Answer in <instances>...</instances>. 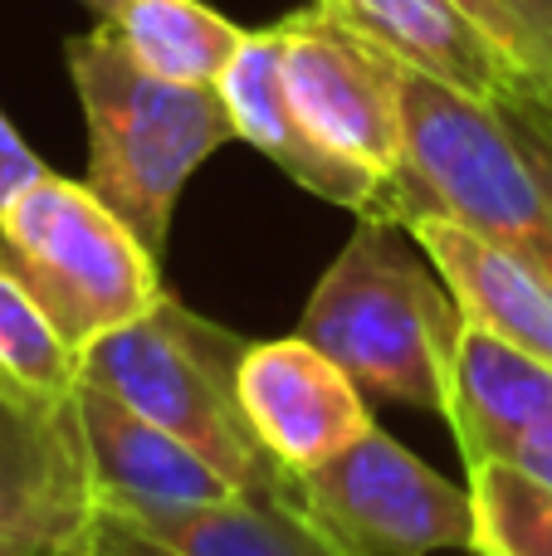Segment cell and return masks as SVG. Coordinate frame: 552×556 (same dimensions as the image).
Wrapping results in <instances>:
<instances>
[{"instance_id":"cell-1","label":"cell","mask_w":552,"mask_h":556,"mask_svg":"<svg viewBox=\"0 0 552 556\" xmlns=\"http://www.w3.org/2000/svg\"><path fill=\"white\" fill-rule=\"evenodd\" d=\"M64 64L88 127L84 181L162 260L186 181L235 142L221 88L147 74L108 20L64 39Z\"/></svg>"},{"instance_id":"cell-2","label":"cell","mask_w":552,"mask_h":556,"mask_svg":"<svg viewBox=\"0 0 552 556\" xmlns=\"http://www.w3.org/2000/svg\"><path fill=\"white\" fill-rule=\"evenodd\" d=\"M460 332L465 317L450 283L421 244H401V225L387 215H362L299 317V337L323 346L367 395L440 420Z\"/></svg>"},{"instance_id":"cell-3","label":"cell","mask_w":552,"mask_h":556,"mask_svg":"<svg viewBox=\"0 0 552 556\" xmlns=\"http://www.w3.org/2000/svg\"><path fill=\"white\" fill-rule=\"evenodd\" d=\"M401 127L406 152L387 195V220H455L552 288V191L504 108L406 68Z\"/></svg>"},{"instance_id":"cell-4","label":"cell","mask_w":552,"mask_h":556,"mask_svg":"<svg viewBox=\"0 0 552 556\" xmlns=\"http://www.w3.org/2000/svg\"><path fill=\"white\" fill-rule=\"evenodd\" d=\"M244 337L191 313L172 293L137 323L78 352V376L196 450L244 493L299 498V479L264 450L240 401Z\"/></svg>"},{"instance_id":"cell-5","label":"cell","mask_w":552,"mask_h":556,"mask_svg":"<svg viewBox=\"0 0 552 556\" xmlns=\"http://www.w3.org/2000/svg\"><path fill=\"white\" fill-rule=\"evenodd\" d=\"M0 254L74 352L166 298L162 260L88 181L39 172L0 205Z\"/></svg>"},{"instance_id":"cell-6","label":"cell","mask_w":552,"mask_h":556,"mask_svg":"<svg viewBox=\"0 0 552 556\" xmlns=\"http://www.w3.org/2000/svg\"><path fill=\"white\" fill-rule=\"evenodd\" d=\"M299 503L342 556H436L475 542L469 489L372 425L352 450L299 479Z\"/></svg>"},{"instance_id":"cell-7","label":"cell","mask_w":552,"mask_h":556,"mask_svg":"<svg viewBox=\"0 0 552 556\" xmlns=\"http://www.w3.org/2000/svg\"><path fill=\"white\" fill-rule=\"evenodd\" d=\"M274 29L284 45V84L303 127L352 166L377 176L391 195L406 152V127H401L406 64L367 29L342 20L328 0L274 20Z\"/></svg>"},{"instance_id":"cell-8","label":"cell","mask_w":552,"mask_h":556,"mask_svg":"<svg viewBox=\"0 0 552 556\" xmlns=\"http://www.w3.org/2000/svg\"><path fill=\"white\" fill-rule=\"evenodd\" d=\"M98 508L74 401H45L0 376V556H78Z\"/></svg>"},{"instance_id":"cell-9","label":"cell","mask_w":552,"mask_h":556,"mask_svg":"<svg viewBox=\"0 0 552 556\" xmlns=\"http://www.w3.org/2000/svg\"><path fill=\"white\" fill-rule=\"evenodd\" d=\"M240 401L264 450L293 479L338 459L377 425L367 410V391L309 337L244 346Z\"/></svg>"},{"instance_id":"cell-10","label":"cell","mask_w":552,"mask_h":556,"mask_svg":"<svg viewBox=\"0 0 552 556\" xmlns=\"http://www.w3.org/2000/svg\"><path fill=\"white\" fill-rule=\"evenodd\" d=\"M215 88H221V103L230 113L235 142H250L260 156H269L293 186L357 215L387 211V186L377 176H367L362 166H352L348 156H338L333 147H323L303 127L299 108L289 98V84H284V45L274 25L244 35L240 54L225 64Z\"/></svg>"},{"instance_id":"cell-11","label":"cell","mask_w":552,"mask_h":556,"mask_svg":"<svg viewBox=\"0 0 552 556\" xmlns=\"http://www.w3.org/2000/svg\"><path fill=\"white\" fill-rule=\"evenodd\" d=\"M78 430L88 444V464L98 479L103 508L117 513H156V508H186V503H211L244 493L225 479L215 464H205L196 450H186L176 434L137 415L103 386L78 376L74 391Z\"/></svg>"},{"instance_id":"cell-12","label":"cell","mask_w":552,"mask_h":556,"mask_svg":"<svg viewBox=\"0 0 552 556\" xmlns=\"http://www.w3.org/2000/svg\"><path fill=\"white\" fill-rule=\"evenodd\" d=\"M342 20L367 29L406 68L465 88L475 98L504 103L528 74L518 59L469 15L460 0H328Z\"/></svg>"},{"instance_id":"cell-13","label":"cell","mask_w":552,"mask_h":556,"mask_svg":"<svg viewBox=\"0 0 552 556\" xmlns=\"http://www.w3.org/2000/svg\"><path fill=\"white\" fill-rule=\"evenodd\" d=\"M401 230L426 250L460 303L465 327L524 346L552 366V288L475 230L440 215H411Z\"/></svg>"},{"instance_id":"cell-14","label":"cell","mask_w":552,"mask_h":556,"mask_svg":"<svg viewBox=\"0 0 552 556\" xmlns=\"http://www.w3.org/2000/svg\"><path fill=\"white\" fill-rule=\"evenodd\" d=\"M552 420V366L524 346L465 327L450 362L446 425L460 440V459H504L534 425Z\"/></svg>"},{"instance_id":"cell-15","label":"cell","mask_w":552,"mask_h":556,"mask_svg":"<svg viewBox=\"0 0 552 556\" xmlns=\"http://www.w3.org/2000/svg\"><path fill=\"white\" fill-rule=\"evenodd\" d=\"M117 518L176 556H342L299 498H274V493H230L211 503L117 513Z\"/></svg>"},{"instance_id":"cell-16","label":"cell","mask_w":552,"mask_h":556,"mask_svg":"<svg viewBox=\"0 0 552 556\" xmlns=\"http://www.w3.org/2000/svg\"><path fill=\"white\" fill-rule=\"evenodd\" d=\"M108 25L147 74L172 84H221L225 64L250 35L205 0H123Z\"/></svg>"},{"instance_id":"cell-17","label":"cell","mask_w":552,"mask_h":556,"mask_svg":"<svg viewBox=\"0 0 552 556\" xmlns=\"http://www.w3.org/2000/svg\"><path fill=\"white\" fill-rule=\"evenodd\" d=\"M475 556H552V489L514 459L465 464Z\"/></svg>"},{"instance_id":"cell-18","label":"cell","mask_w":552,"mask_h":556,"mask_svg":"<svg viewBox=\"0 0 552 556\" xmlns=\"http://www.w3.org/2000/svg\"><path fill=\"white\" fill-rule=\"evenodd\" d=\"M0 376L45 401H74L78 391V352L64 342L25 278L5 264V254H0Z\"/></svg>"},{"instance_id":"cell-19","label":"cell","mask_w":552,"mask_h":556,"mask_svg":"<svg viewBox=\"0 0 552 556\" xmlns=\"http://www.w3.org/2000/svg\"><path fill=\"white\" fill-rule=\"evenodd\" d=\"M39 172H49V166L29 152V142L15 132V123L0 113V205H5L25 181H35Z\"/></svg>"},{"instance_id":"cell-20","label":"cell","mask_w":552,"mask_h":556,"mask_svg":"<svg viewBox=\"0 0 552 556\" xmlns=\"http://www.w3.org/2000/svg\"><path fill=\"white\" fill-rule=\"evenodd\" d=\"M509 113V123H514V132H518V142H524V152H528V162L538 166V176H543V186L552 191V127H543L534 113H528L524 103H518L514 93L499 103Z\"/></svg>"},{"instance_id":"cell-21","label":"cell","mask_w":552,"mask_h":556,"mask_svg":"<svg viewBox=\"0 0 552 556\" xmlns=\"http://www.w3.org/2000/svg\"><path fill=\"white\" fill-rule=\"evenodd\" d=\"M504 459H514L518 469H528V473H534V479H543L548 489H552V420L534 425V430H528L524 440H518L514 450L504 454Z\"/></svg>"},{"instance_id":"cell-22","label":"cell","mask_w":552,"mask_h":556,"mask_svg":"<svg viewBox=\"0 0 552 556\" xmlns=\"http://www.w3.org/2000/svg\"><path fill=\"white\" fill-rule=\"evenodd\" d=\"M460 5H465V10H469V15H475V20H479V25H485V29H489V35H494V39H499V45H504V49H509V54H514V59H518V68H524V74H528V59H524V39H518L514 20H509V15H504V10H499V0H460Z\"/></svg>"},{"instance_id":"cell-23","label":"cell","mask_w":552,"mask_h":556,"mask_svg":"<svg viewBox=\"0 0 552 556\" xmlns=\"http://www.w3.org/2000/svg\"><path fill=\"white\" fill-rule=\"evenodd\" d=\"M514 98H518V103H524L528 113H534V117H538V123H543V127H552V88H538V84H518V88H514Z\"/></svg>"},{"instance_id":"cell-24","label":"cell","mask_w":552,"mask_h":556,"mask_svg":"<svg viewBox=\"0 0 552 556\" xmlns=\"http://www.w3.org/2000/svg\"><path fill=\"white\" fill-rule=\"evenodd\" d=\"M78 5H88L98 20H113L117 10H123V0H78Z\"/></svg>"},{"instance_id":"cell-25","label":"cell","mask_w":552,"mask_h":556,"mask_svg":"<svg viewBox=\"0 0 552 556\" xmlns=\"http://www.w3.org/2000/svg\"><path fill=\"white\" fill-rule=\"evenodd\" d=\"M499 10H504V15H509V0H499ZM509 20H514V15H509ZM514 29H518V25H514ZM518 39H524V35H518ZM524 59H528V54H524Z\"/></svg>"}]
</instances>
